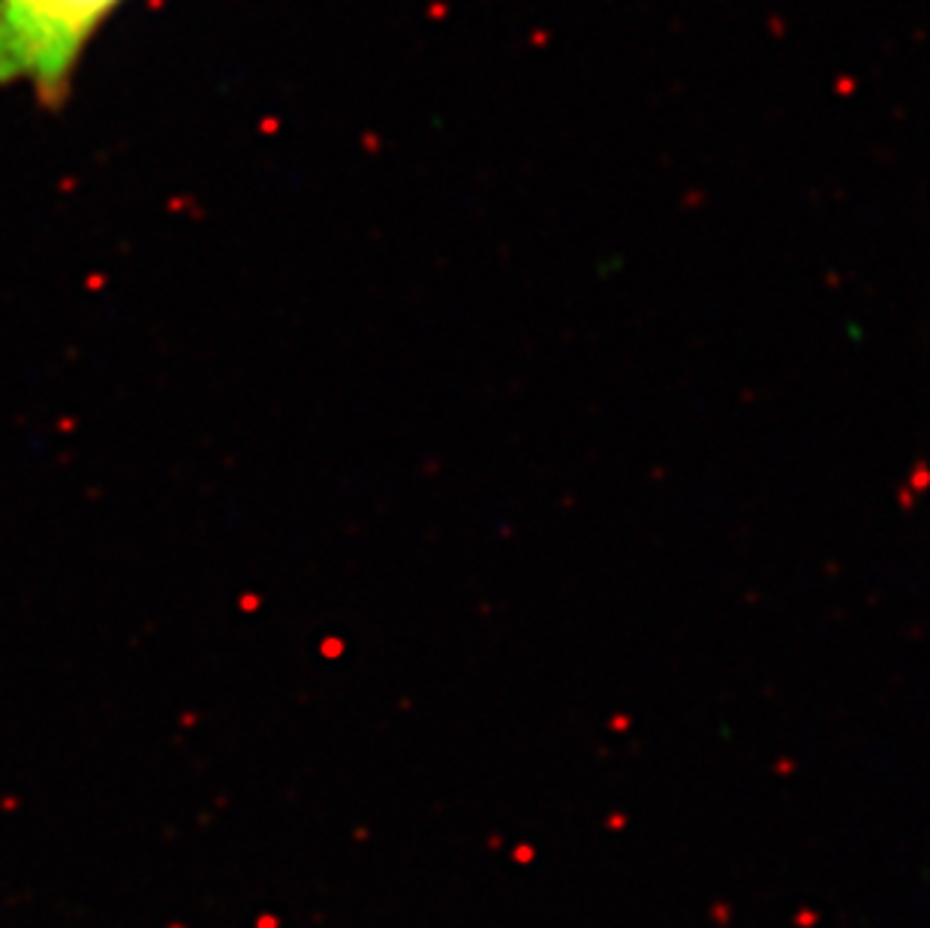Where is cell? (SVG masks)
<instances>
[{"mask_svg":"<svg viewBox=\"0 0 930 928\" xmlns=\"http://www.w3.org/2000/svg\"><path fill=\"white\" fill-rule=\"evenodd\" d=\"M124 0H0V88L58 109L93 37Z\"/></svg>","mask_w":930,"mask_h":928,"instance_id":"cell-1","label":"cell"}]
</instances>
